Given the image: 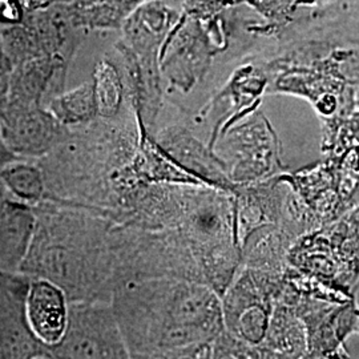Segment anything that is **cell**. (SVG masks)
<instances>
[{"label": "cell", "instance_id": "6da1fadb", "mask_svg": "<svg viewBox=\"0 0 359 359\" xmlns=\"http://www.w3.org/2000/svg\"><path fill=\"white\" fill-rule=\"evenodd\" d=\"M36 229L20 273L59 285L69 301L111 302L121 286V226L80 206H32Z\"/></svg>", "mask_w": 359, "mask_h": 359}, {"label": "cell", "instance_id": "7a4b0ae2", "mask_svg": "<svg viewBox=\"0 0 359 359\" xmlns=\"http://www.w3.org/2000/svg\"><path fill=\"white\" fill-rule=\"evenodd\" d=\"M130 358H173L225 330L221 297L205 283L147 278L124 283L111 299Z\"/></svg>", "mask_w": 359, "mask_h": 359}, {"label": "cell", "instance_id": "3957f363", "mask_svg": "<svg viewBox=\"0 0 359 359\" xmlns=\"http://www.w3.org/2000/svg\"><path fill=\"white\" fill-rule=\"evenodd\" d=\"M142 128L133 108L115 118L97 117L69 129L50 154L36 160L47 187V201L80 206L105 217L116 209L115 180L140 147Z\"/></svg>", "mask_w": 359, "mask_h": 359}, {"label": "cell", "instance_id": "277c9868", "mask_svg": "<svg viewBox=\"0 0 359 359\" xmlns=\"http://www.w3.org/2000/svg\"><path fill=\"white\" fill-rule=\"evenodd\" d=\"M167 229L188 245L201 281L219 297L241 268V245L231 193L208 185H173Z\"/></svg>", "mask_w": 359, "mask_h": 359}, {"label": "cell", "instance_id": "5b68a950", "mask_svg": "<svg viewBox=\"0 0 359 359\" xmlns=\"http://www.w3.org/2000/svg\"><path fill=\"white\" fill-rule=\"evenodd\" d=\"M286 264L334 292L355 297L359 285V204L295 238Z\"/></svg>", "mask_w": 359, "mask_h": 359}, {"label": "cell", "instance_id": "8992f818", "mask_svg": "<svg viewBox=\"0 0 359 359\" xmlns=\"http://www.w3.org/2000/svg\"><path fill=\"white\" fill-rule=\"evenodd\" d=\"M236 185L253 184L287 172L283 148L269 120L253 111L219 133L213 147Z\"/></svg>", "mask_w": 359, "mask_h": 359}, {"label": "cell", "instance_id": "52a82bcc", "mask_svg": "<svg viewBox=\"0 0 359 359\" xmlns=\"http://www.w3.org/2000/svg\"><path fill=\"white\" fill-rule=\"evenodd\" d=\"M283 278L285 270L271 271L241 266L221 295L225 330L250 346H259L268 332Z\"/></svg>", "mask_w": 359, "mask_h": 359}, {"label": "cell", "instance_id": "ba28073f", "mask_svg": "<svg viewBox=\"0 0 359 359\" xmlns=\"http://www.w3.org/2000/svg\"><path fill=\"white\" fill-rule=\"evenodd\" d=\"M50 351L52 359L130 358L112 304L107 301H69L65 335Z\"/></svg>", "mask_w": 359, "mask_h": 359}, {"label": "cell", "instance_id": "9c48e42d", "mask_svg": "<svg viewBox=\"0 0 359 359\" xmlns=\"http://www.w3.org/2000/svg\"><path fill=\"white\" fill-rule=\"evenodd\" d=\"M281 179L289 185L306 213L311 231L345 215L354 206L347 197L341 172L322 158L320 163L285 172Z\"/></svg>", "mask_w": 359, "mask_h": 359}, {"label": "cell", "instance_id": "30bf717a", "mask_svg": "<svg viewBox=\"0 0 359 359\" xmlns=\"http://www.w3.org/2000/svg\"><path fill=\"white\" fill-rule=\"evenodd\" d=\"M29 280L20 271L0 270V359H52L27 320Z\"/></svg>", "mask_w": 359, "mask_h": 359}, {"label": "cell", "instance_id": "8fae6325", "mask_svg": "<svg viewBox=\"0 0 359 359\" xmlns=\"http://www.w3.org/2000/svg\"><path fill=\"white\" fill-rule=\"evenodd\" d=\"M0 128L16 157L39 160L50 154L69 133L48 109L40 105H11L0 115Z\"/></svg>", "mask_w": 359, "mask_h": 359}, {"label": "cell", "instance_id": "7c38bea8", "mask_svg": "<svg viewBox=\"0 0 359 359\" xmlns=\"http://www.w3.org/2000/svg\"><path fill=\"white\" fill-rule=\"evenodd\" d=\"M154 139L185 172L201 184L233 193L236 184L229 179L224 161L192 128L185 124H170L154 132Z\"/></svg>", "mask_w": 359, "mask_h": 359}, {"label": "cell", "instance_id": "4fadbf2b", "mask_svg": "<svg viewBox=\"0 0 359 359\" xmlns=\"http://www.w3.org/2000/svg\"><path fill=\"white\" fill-rule=\"evenodd\" d=\"M26 311L28 325L44 346H56L68 323L69 299L65 290L46 278L29 277Z\"/></svg>", "mask_w": 359, "mask_h": 359}, {"label": "cell", "instance_id": "5bb4252c", "mask_svg": "<svg viewBox=\"0 0 359 359\" xmlns=\"http://www.w3.org/2000/svg\"><path fill=\"white\" fill-rule=\"evenodd\" d=\"M36 229L32 206L7 198L0 212V270L19 271Z\"/></svg>", "mask_w": 359, "mask_h": 359}, {"label": "cell", "instance_id": "9a60e30c", "mask_svg": "<svg viewBox=\"0 0 359 359\" xmlns=\"http://www.w3.org/2000/svg\"><path fill=\"white\" fill-rule=\"evenodd\" d=\"M172 13L158 4L142 6L126 26L127 47L142 65H160V48L172 26Z\"/></svg>", "mask_w": 359, "mask_h": 359}, {"label": "cell", "instance_id": "2e32d148", "mask_svg": "<svg viewBox=\"0 0 359 359\" xmlns=\"http://www.w3.org/2000/svg\"><path fill=\"white\" fill-rule=\"evenodd\" d=\"M258 350L261 358H306L308 344L304 322L286 302L276 299L268 332Z\"/></svg>", "mask_w": 359, "mask_h": 359}, {"label": "cell", "instance_id": "e0dca14e", "mask_svg": "<svg viewBox=\"0 0 359 359\" xmlns=\"http://www.w3.org/2000/svg\"><path fill=\"white\" fill-rule=\"evenodd\" d=\"M294 241V236L283 225H261L241 241V266L283 271L287 266V252Z\"/></svg>", "mask_w": 359, "mask_h": 359}, {"label": "cell", "instance_id": "ac0fdd59", "mask_svg": "<svg viewBox=\"0 0 359 359\" xmlns=\"http://www.w3.org/2000/svg\"><path fill=\"white\" fill-rule=\"evenodd\" d=\"M0 184L10 198L29 206L47 201V187L36 160L18 157L0 169Z\"/></svg>", "mask_w": 359, "mask_h": 359}, {"label": "cell", "instance_id": "d6986e66", "mask_svg": "<svg viewBox=\"0 0 359 359\" xmlns=\"http://www.w3.org/2000/svg\"><path fill=\"white\" fill-rule=\"evenodd\" d=\"M48 112L65 128H77L99 117L92 80L75 90L60 92L48 100Z\"/></svg>", "mask_w": 359, "mask_h": 359}, {"label": "cell", "instance_id": "ffe728a7", "mask_svg": "<svg viewBox=\"0 0 359 359\" xmlns=\"http://www.w3.org/2000/svg\"><path fill=\"white\" fill-rule=\"evenodd\" d=\"M99 117L115 118L123 115L130 105L120 69L112 62L104 60L96 67L92 79Z\"/></svg>", "mask_w": 359, "mask_h": 359}, {"label": "cell", "instance_id": "44dd1931", "mask_svg": "<svg viewBox=\"0 0 359 359\" xmlns=\"http://www.w3.org/2000/svg\"><path fill=\"white\" fill-rule=\"evenodd\" d=\"M15 158H18V157L8 149L7 144L3 139V135H1V128H0V169L4 167L7 163L15 160Z\"/></svg>", "mask_w": 359, "mask_h": 359}, {"label": "cell", "instance_id": "7402d4cb", "mask_svg": "<svg viewBox=\"0 0 359 359\" xmlns=\"http://www.w3.org/2000/svg\"><path fill=\"white\" fill-rule=\"evenodd\" d=\"M7 198H8V194L6 193V191H4V188H3V185L0 184V212H1L3 206H4V204H6Z\"/></svg>", "mask_w": 359, "mask_h": 359}, {"label": "cell", "instance_id": "603a6c76", "mask_svg": "<svg viewBox=\"0 0 359 359\" xmlns=\"http://www.w3.org/2000/svg\"><path fill=\"white\" fill-rule=\"evenodd\" d=\"M355 333L359 334V306L357 310V330H355Z\"/></svg>", "mask_w": 359, "mask_h": 359}]
</instances>
